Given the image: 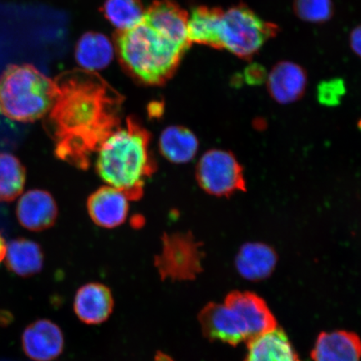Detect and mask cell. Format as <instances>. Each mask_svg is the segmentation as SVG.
Segmentation results:
<instances>
[{"instance_id":"cell-1","label":"cell","mask_w":361,"mask_h":361,"mask_svg":"<svg viewBox=\"0 0 361 361\" xmlns=\"http://www.w3.org/2000/svg\"><path fill=\"white\" fill-rule=\"evenodd\" d=\"M49 124L59 159L90 168L105 140L121 126L123 97L94 71L75 70L56 79Z\"/></svg>"},{"instance_id":"cell-2","label":"cell","mask_w":361,"mask_h":361,"mask_svg":"<svg viewBox=\"0 0 361 361\" xmlns=\"http://www.w3.org/2000/svg\"><path fill=\"white\" fill-rule=\"evenodd\" d=\"M151 142L152 135L141 121L129 116L99 147L94 162L99 177L130 201L141 200L146 180L157 169Z\"/></svg>"},{"instance_id":"cell-3","label":"cell","mask_w":361,"mask_h":361,"mask_svg":"<svg viewBox=\"0 0 361 361\" xmlns=\"http://www.w3.org/2000/svg\"><path fill=\"white\" fill-rule=\"evenodd\" d=\"M115 44L121 66L149 87H159L173 78L190 45L143 20L129 30H117Z\"/></svg>"},{"instance_id":"cell-4","label":"cell","mask_w":361,"mask_h":361,"mask_svg":"<svg viewBox=\"0 0 361 361\" xmlns=\"http://www.w3.org/2000/svg\"><path fill=\"white\" fill-rule=\"evenodd\" d=\"M203 335L232 346L250 342L277 328L266 302L254 293L233 291L224 304L209 303L198 315Z\"/></svg>"},{"instance_id":"cell-5","label":"cell","mask_w":361,"mask_h":361,"mask_svg":"<svg viewBox=\"0 0 361 361\" xmlns=\"http://www.w3.org/2000/svg\"><path fill=\"white\" fill-rule=\"evenodd\" d=\"M55 81L33 66L11 65L0 76V111L13 121L31 123L51 111Z\"/></svg>"},{"instance_id":"cell-6","label":"cell","mask_w":361,"mask_h":361,"mask_svg":"<svg viewBox=\"0 0 361 361\" xmlns=\"http://www.w3.org/2000/svg\"><path fill=\"white\" fill-rule=\"evenodd\" d=\"M279 30L274 23L262 19L247 4L239 3L224 13L221 42L223 49L250 61L269 40L276 37Z\"/></svg>"},{"instance_id":"cell-7","label":"cell","mask_w":361,"mask_h":361,"mask_svg":"<svg viewBox=\"0 0 361 361\" xmlns=\"http://www.w3.org/2000/svg\"><path fill=\"white\" fill-rule=\"evenodd\" d=\"M202 243L189 232L164 233L154 264L162 281H193L202 271Z\"/></svg>"},{"instance_id":"cell-8","label":"cell","mask_w":361,"mask_h":361,"mask_svg":"<svg viewBox=\"0 0 361 361\" xmlns=\"http://www.w3.org/2000/svg\"><path fill=\"white\" fill-rule=\"evenodd\" d=\"M195 178L200 188L214 197H228L247 190L240 162L233 153L224 149H211L201 157Z\"/></svg>"},{"instance_id":"cell-9","label":"cell","mask_w":361,"mask_h":361,"mask_svg":"<svg viewBox=\"0 0 361 361\" xmlns=\"http://www.w3.org/2000/svg\"><path fill=\"white\" fill-rule=\"evenodd\" d=\"M266 83L274 101L288 105L303 97L308 85V75L305 68L297 63L283 61L271 69Z\"/></svg>"},{"instance_id":"cell-10","label":"cell","mask_w":361,"mask_h":361,"mask_svg":"<svg viewBox=\"0 0 361 361\" xmlns=\"http://www.w3.org/2000/svg\"><path fill=\"white\" fill-rule=\"evenodd\" d=\"M129 202L128 197L123 192L106 185L89 196L88 214L98 227L116 228L123 225L128 219Z\"/></svg>"},{"instance_id":"cell-11","label":"cell","mask_w":361,"mask_h":361,"mask_svg":"<svg viewBox=\"0 0 361 361\" xmlns=\"http://www.w3.org/2000/svg\"><path fill=\"white\" fill-rule=\"evenodd\" d=\"M64 336L60 327L48 319H39L25 329L22 345L28 357L35 361H51L64 349Z\"/></svg>"},{"instance_id":"cell-12","label":"cell","mask_w":361,"mask_h":361,"mask_svg":"<svg viewBox=\"0 0 361 361\" xmlns=\"http://www.w3.org/2000/svg\"><path fill=\"white\" fill-rule=\"evenodd\" d=\"M16 212L23 227L31 231H42L55 224L58 207L51 193L36 189L21 197Z\"/></svg>"},{"instance_id":"cell-13","label":"cell","mask_w":361,"mask_h":361,"mask_svg":"<svg viewBox=\"0 0 361 361\" xmlns=\"http://www.w3.org/2000/svg\"><path fill=\"white\" fill-rule=\"evenodd\" d=\"M114 300L110 288L100 283H89L75 293L74 310L85 324L94 326L105 322L112 313Z\"/></svg>"},{"instance_id":"cell-14","label":"cell","mask_w":361,"mask_h":361,"mask_svg":"<svg viewBox=\"0 0 361 361\" xmlns=\"http://www.w3.org/2000/svg\"><path fill=\"white\" fill-rule=\"evenodd\" d=\"M278 263V255L273 247L260 242L246 243L238 252L235 267L243 279L261 281L273 274Z\"/></svg>"},{"instance_id":"cell-15","label":"cell","mask_w":361,"mask_h":361,"mask_svg":"<svg viewBox=\"0 0 361 361\" xmlns=\"http://www.w3.org/2000/svg\"><path fill=\"white\" fill-rule=\"evenodd\" d=\"M314 361H361V340L345 331L323 332L311 354Z\"/></svg>"},{"instance_id":"cell-16","label":"cell","mask_w":361,"mask_h":361,"mask_svg":"<svg viewBox=\"0 0 361 361\" xmlns=\"http://www.w3.org/2000/svg\"><path fill=\"white\" fill-rule=\"evenodd\" d=\"M247 345L245 361H302L281 328L252 338Z\"/></svg>"},{"instance_id":"cell-17","label":"cell","mask_w":361,"mask_h":361,"mask_svg":"<svg viewBox=\"0 0 361 361\" xmlns=\"http://www.w3.org/2000/svg\"><path fill=\"white\" fill-rule=\"evenodd\" d=\"M158 149L166 160L175 164H185L197 154L200 141L190 129L183 126H170L162 130Z\"/></svg>"},{"instance_id":"cell-18","label":"cell","mask_w":361,"mask_h":361,"mask_svg":"<svg viewBox=\"0 0 361 361\" xmlns=\"http://www.w3.org/2000/svg\"><path fill=\"white\" fill-rule=\"evenodd\" d=\"M224 11L218 7L198 6L188 23V36L191 43L215 49H223L220 31Z\"/></svg>"},{"instance_id":"cell-19","label":"cell","mask_w":361,"mask_h":361,"mask_svg":"<svg viewBox=\"0 0 361 361\" xmlns=\"http://www.w3.org/2000/svg\"><path fill=\"white\" fill-rule=\"evenodd\" d=\"M111 40L101 33L88 32L76 44L75 56L80 66L88 71L102 70L111 64L114 48Z\"/></svg>"},{"instance_id":"cell-20","label":"cell","mask_w":361,"mask_h":361,"mask_svg":"<svg viewBox=\"0 0 361 361\" xmlns=\"http://www.w3.org/2000/svg\"><path fill=\"white\" fill-rule=\"evenodd\" d=\"M6 264L8 268L19 276H32L43 268L42 247L28 239H16L7 247Z\"/></svg>"},{"instance_id":"cell-21","label":"cell","mask_w":361,"mask_h":361,"mask_svg":"<svg viewBox=\"0 0 361 361\" xmlns=\"http://www.w3.org/2000/svg\"><path fill=\"white\" fill-rule=\"evenodd\" d=\"M101 11L117 30H126L143 20L146 8L142 0H106Z\"/></svg>"},{"instance_id":"cell-22","label":"cell","mask_w":361,"mask_h":361,"mask_svg":"<svg viewBox=\"0 0 361 361\" xmlns=\"http://www.w3.org/2000/svg\"><path fill=\"white\" fill-rule=\"evenodd\" d=\"M25 169L17 157L0 154V202H11L24 190Z\"/></svg>"},{"instance_id":"cell-23","label":"cell","mask_w":361,"mask_h":361,"mask_svg":"<svg viewBox=\"0 0 361 361\" xmlns=\"http://www.w3.org/2000/svg\"><path fill=\"white\" fill-rule=\"evenodd\" d=\"M293 8L300 20L312 24H323L335 13L332 0H293Z\"/></svg>"},{"instance_id":"cell-24","label":"cell","mask_w":361,"mask_h":361,"mask_svg":"<svg viewBox=\"0 0 361 361\" xmlns=\"http://www.w3.org/2000/svg\"><path fill=\"white\" fill-rule=\"evenodd\" d=\"M345 94V87L341 80H333L320 84L318 98L320 103L326 106H336L340 103Z\"/></svg>"},{"instance_id":"cell-25","label":"cell","mask_w":361,"mask_h":361,"mask_svg":"<svg viewBox=\"0 0 361 361\" xmlns=\"http://www.w3.org/2000/svg\"><path fill=\"white\" fill-rule=\"evenodd\" d=\"M268 74L265 73L263 67L258 65H252L245 71L247 82L250 85H259L267 79Z\"/></svg>"},{"instance_id":"cell-26","label":"cell","mask_w":361,"mask_h":361,"mask_svg":"<svg viewBox=\"0 0 361 361\" xmlns=\"http://www.w3.org/2000/svg\"><path fill=\"white\" fill-rule=\"evenodd\" d=\"M350 47L356 56L361 59V25L356 26L350 35Z\"/></svg>"},{"instance_id":"cell-27","label":"cell","mask_w":361,"mask_h":361,"mask_svg":"<svg viewBox=\"0 0 361 361\" xmlns=\"http://www.w3.org/2000/svg\"><path fill=\"white\" fill-rule=\"evenodd\" d=\"M7 254V245L6 240L0 235V262L6 258Z\"/></svg>"},{"instance_id":"cell-28","label":"cell","mask_w":361,"mask_h":361,"mask_svg":"<svg viewBox=\"0 0 361 361\" xmlns=\"http://www.w3.org/2000/svg\"><path fill=\"white\" fill-rule=\"evenodd\" d=\"M157 361H173V360H171L169 356H166L164 354L159 355L157 356L156 358Z\"/></svg>"}]
</instances>
